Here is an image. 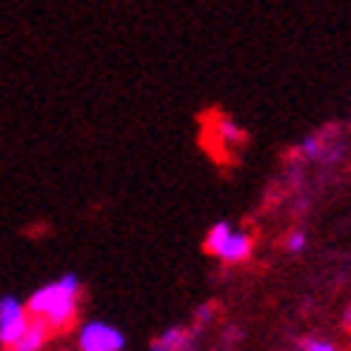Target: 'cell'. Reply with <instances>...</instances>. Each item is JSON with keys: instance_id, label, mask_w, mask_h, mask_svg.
<instances>
[{"instance_id": "cell-1", "label": "cell", "mask_w": 351, "mask_h": 351, "mask_svg": "<svg viewBox=\"0 0 351 351\" xmlns=\"http://www.w3.org/2000/svg\"><path fill=\"white\" fill-rule=\"evenodd\" d=\"M77 303H80V280L75 274H63L58 283H49L38 289L29 297V314L43 320L51 335L66 331L77 317Z\"/></svg>"}, {"instance_id": "cell-2", "label": "cell", "mask_w": 351, "mask_h": 351, "mask_svg": "<svg viewBox=\"0 0 351 351\" xmlns=\"http://www.w3.org/2000/svg\"><path fill=\"white\" fill-rule=\"evenodd\" d=\"M206 249L223 263H243L252 254V237L234 232L232 223H215L206 234Z\"/></svg>"}, {"instance_id": "cell-3", "label": "cell", "mask_w": 351, "mask_h": 351, "mask_svg": "<svg viewBox=\"0 0 351 351\" xmlns=\"http://www.w3.org/2000/svg\"><path fill=\"white\" fill-rule=\"evenodd\" d=\"M29 320H32V314L21 300L3 297V300H0V346L14 348V343L23 337Z\"/></svg>"}, {"instance_id": "cell-4", "label": "cell", "mask_w": 351, "mask_h": 351, "mask_svg": "<svg viewBox=\"0 0 351 351\" xmlns=\"http://www.w3.org/2000/svg\"><path fill=\"white\" fill-rule=\"evenodd\" d=\"M77 346L83 351H120L126 346V337L109 323H86L77 337Z\"/></svg>"}, {"instance_id": "cell-5", "label": "cell", "mask_w": 351, "mask_h": 351, "mask_svg": "<svg viewBox=\"0 0 351 351\" xmlns=\"http://www.w3.org/2000/svg\"><path fill=\"white\" fill-rule=\"evenodd\" d=\"M49 337H51V328L43 320L32 317L26 331H23V337L14 343V351H38V348H43L49 343Z\"/></svg>"}, {"instance_id": "cell-6", "label": "cell", "mask_w": 351, "mask_h": 351, "mask_svg": "<svg viewBox=\"0 0 351 351\" xmlns=\"http://www.w3.org/2000/svg\"><path fill=\"white\" fill-rule=\"evenodd\" d=\"M191 343H195V335H191L189 328L174 326V328L163 331V335L152 343V348L154 351H183V348H191Z\"/></svg>"}, {"instance_id": "cell-7", "label": "cell", "mask_w": 351, "mask_h": 351, "mask_svg": "<svg viewBox=\"0 0 351 351\" xmlns=\"http://www.w3.org/2000/svg\"><path fill=\"white\" fill-rule=\"evenodd\" d=\"M217 134H220L223 143H229V146H232V143H234V146H240L243 140H245L243 129H237L232 120H220V123H217Z\"/></svg>"}, {"instance_id": "cell-8", "label": "cell", "mask_w": 351, "mask_h": 351, "mask_svg": "<svg viewBox=\"0 0 351 351\" xmlns=\"http://www.w3.org/2000/svg\"><path fill=\"white\" fill-rule=\"evenodd\" d=\"M300 348L303 351H335L328 340H300Z\"/></svg>"}, {"instance_id": "cell-9", "label": "cell", "mask_w": 351, "mask_h": 351, "mask_svg": "<svg viewBox=\"0 0 351 351\" xmlns=\"http://www.w3.org/2000/svg\"><path fill=\"white\" fill-rule=\"evenodd\" d=\"M286 249H289V252H303V249H306V234H303V232H294V234H289V240H286Z\"/></svg>"}, {"instance_id": "cell-10", "label": "cell", "mask_w": 351, "mask_h": 351, "mask_svg": "<svg viewBox=\"0 0 351 351\" xmlns=\"http://www.w3.org/2000/svg\"><path fill=\"white\" fill-rule=\"evenodd\" d=\"M212 317H215V306H200V308L195 311V320H197L200 326H203L206 320H212Z\"/></svg>"}, {"instance_id": "cell-11", "label": "cell", "mask_w": 351, "mask_h": 351, "mask_svg": "<svg viewBox=\"0 0 351 351\" xmlns=\"http://www.w3.org/2000/svg\"><path fill=\"white\" fill-rule=\"evenodd\" d=\"M317 152H320V140H317V137H306V143H303V154L314 157Z\"/></svg>"}, {"instance_id": "cell-12", "label": "cell", "mask_w": 351, "mask_h": 351, "mask_svg": "<svg viewBox=\"0 0 351 351\" xmlns=\"http://www.w3.org/2000/svg\"><path fill=\"white\" fill-rule=\"evenodd\" d=\"M346 323H348V326H351V308H348V314H346Z\"/></svg>"}]
</instances>
